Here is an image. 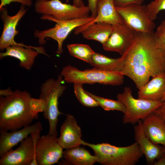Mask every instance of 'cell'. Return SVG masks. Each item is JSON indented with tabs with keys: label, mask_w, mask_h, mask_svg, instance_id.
Wrapping results in <instances>:
<instances>
[{
	"label": "cell",
	"mask_w": 165,
	"mask_h": 165,
	"mask_svg": "<svg viewBox=\"0 0 165 165\" xmlns=\"http://www.w3.org/2000/svg\"><path fill=\"white\" fill-rule=\"evenodd\" d=\"M154 165H165V152H163L161 156L155 161L153 164Z\"/></svg>",
	"instance_id": "34"
},
{
	"label": "cell",
	"mask_w": 165,
	"mask_h": 165,
	"mask_svg": "<svg viewBox=\"0 0 165 165\" xmlns=\"http://www.w3.org/2000/svg\"><path fill=\"white\" fill-rule=\"evenodd\" d=\"M145 0H113L115 6L121 7L130 4L142 5Z\"/></svg>",
	"instance_id": "30"
},
{
	"label": "cell",
	"mask_w": 165,
	"mask_h": 165,
	"mask_svg": "<svg viewBox=\"0 0 165 165\" xmlns=\"http://www.w3.org/2000/svg\"><path fill=\"white\" fill-rule=\"evenodd\" d=\"M63 157L67 163L74 165H93L98 159L83 147H73L63 151Z\"/></svg>",
	"instance_id": "22"
},
{
	"label": "cell",
	"mask_w": 165,
	"mask_h": 165,
	"mask_svg": "<svg viewBox=\"0 0 165 165\" xmlns=\"http://www.w3.org/2000/svg\"><path fill=\"white\" fill-rule=\"evenodd\" d=\"M4 52L0 53V58L9 56L18 59L20 66L27 70L31 69L35 58L39 53L48 56L42 46L39 47L28 46L26 47L19 45L8 46Z\"/></svg>",
	"instance_id": "14"
},
{
	"label": "cell",
	"mask_w": 165,
	"mask_h": 165,
	"mask_svg": "<svg viewBox=\"0 0 165 165\" xmlns=\"http://www.w3.org/2000/svg\"><path fill=\"white\" fill-rule=\"evenodd\" d=\"M116 9L124 22L132 29L143 33L154 32L155 24L150 18L146 5L130 4Z\"/></svg>",
	"instance_id": "10"
},
{
	"label": "cell",
	"mask_w": 165,
	"mask_h": 165,
	"mask_svg": "<svg viewBox=\"0 0 165 165\" xmlns=\"http://www.w3.org/2000/svg\"><path fill=\"white\" fill-rule=\"evenodd\" d=\"M153 33L137 31L134 42L123 54L125 60L120 72L131 79L138 89L150 78L165 72V56Z\"/></svg>",
	"instance_id": "1"
},
{
	"label": "cell",
	"mask_w": 165,
	"mask_h": 165,
	"mask_svg": "<svg viewBox=\"0 0 165 165\" xmlns=\"http://www.w3.org/2000/svg\"><path fill=\"white\" fill-rule=\"evenodd\" d=\"M60 75L68 83L119 86L124 82V76L120 72L104 71L94 68L84 70L71 65L63 67Z\"/></svg>",
	"instance_id": "4"
},
{
	"label": "cell",
	"mask_w": 165,
	"mask_h": 165,
	"mask_svg": "<svg viewBox=\"0 0 165 165\" xmlns=\"http://www.w3.org/2000/svg\"><path fill=\"white\" fill-rule=\"evenodd\" d=\"M0 9L12 2H18L25 6H31L32 4V0H1Z\"/></svg>",
	"instance_id": "31"
},
{
	"label": "cell",
	"mask_w": 165,
	"mask_h": 165,
	"mask_svg": "<svg viewBox=\"0 0 165 165\" xmlns=\"http://www.w3.org/2000/svg\"><path fill=\"white\" fill-rule=\"evenodd\" d=\"M41 19L54 21L56 24L54 27L47 30H35L34 35L38 38V43L41 45L46 43L45 38H50L56 41L58 43V47L56 53L58 55L63 53V42L71 31L78 27L90 22L94 19L90 16L87 18L61 20L45 15H43Z\"/></svg>",
	"instance_id": "7"
},
{
	"label": "cell",
	"mask_w": 165,
	"mask_h": 165,
	"mask_svg": "<svg viewBox=\"0 0 165 165\" xmlns=\"http://www.w3.org/2000/svg\"><path fill=\"white\" fill-rule=\"evenodd\" d=\"M60 133L58 141L63 149L80 146L81 145V130L72 115H66V118L60 127Z\"/></svg>",
	"instance_id": "16"
},
{
	"label": "cell",
	"mask_w": 165,
	"mask_h": 165,
	"mask_svg": "<svg viewBox=\"0 0 165 165\" xmlns=\"http://www.w3.org/2000/svg\"><path fill=\"white\" fill-rule=\"evenodd\" d=\"M87 93L97 101L104 110L106 111L116 110L122 112L124 114L126 112L124 105L119 101L105 98L96 95L86 91Z\"/></svg>",
	"instance_id": "25"
},
{
	"label": "cell",
	"mask_w": 165,
	"mask_h": 165,
	"mask_svg": "<svg viewBox=\"0 0 165 165\" xmlns=\"http://www.w3.org/2000/svg\"><path fill=\"white\" fill-rule=\"evenodd\" d=\"M29 105L32 111L38 114V113L44 111L46 103L44 100L41 98H35L31 97L29 101Z\"/></svg>",
	"instance_id": "29"
},
{
	"label": "cell",
	"mask_w": 165,
	"mask_h": 165,
	"mask_svg": "<svg viewBox=\"0 0 165 165\" xmlns=\"http://www.w3.org/2000/svg\"><path fill=\"white\" fill-rule=\"evenodd\" d=\"M67 47L71 55L89 64L95 52L89 46L86 44H70L67 46Z\"/></svg>",
	"instance_id": "24"
},
{
	"label": "cell",
	"mask_w": 165,
	"mask_h": 165,
	"mask_svg": "<svg viewBox=\"0 0 165 165\" xmlns=\"http://www.w3.org/2000/svg\"><path fill=\"white\" fill-rule=\"evenodd\" d=\"M155 42L165 56V20H163L153 33Z\"/></svg>",
	"instance_id": "28"
},
{
	"label": "cell",
	"mask_w": 165,
	"mask_h": 165,
	"mask_svg": "<svg viewBox=\"0 0 165 165\" xmlns=\"http://www.w3.org/2000/svg\"><path fill=\"white\" fill-rule=\"evenodd\" d=\"M98 0H88V5L91 12L90 16L95 18L97 16V6Z\"/></svg>",
	"instance_id": "32"
},
{
	"label": "cell",
	"mask_w": 165,
	"mask_h": 165,
	"mask_svg": "<svg viewBox=\"0 0 165 165\" xmlns=\"http://www.w3.org/2000/svg\"><path fill=\"white\" fill-rule=\"evenodd\" d=\"M31 94L16 90L10 95L0 97V130L13 131L31 125L38 118L31 110Z\"/></svg>",
	"instance_id": "2"
},
{
	"label": "cell",
	"mask_w": 165,
	"mask_h": 165,
	"mask_svg": "<svg viewBox=\"0 0 165 165\" xmlns=\"http://www.w3.org/2000/svg\"><path fill=\"white\" fill-rule=\"evenodd\" d=\"M35 12L54 19L66 20L89 17L90 10L88 6L78 7L64 3L60 0H36L35 3Z\"/></svg>",
	"instance_id": "8"
},
{
	"label": "cell",
	"mask_w": 165,
	"mask_h": 165,
	"mask_svg": "<svg viewBox=\"0 0 165 165\" xmlns=\"http://www.w3.org/2000/svg\"><path fill=\"white\" fill-rule=\"evenodd\" d=\"M163 148H164V152H165V147L164 146H163Z\"/></svg>",
	"instance_id": "38"
},
{
	"label": "cell",
	"mask_w": 165,
	"mask_h": 165,
	"mask_svg": "<svg viewBox=\"0 0 165 165\" xmlns=\"http://www.w3.org/2000/svg\"><path fill=\"white\" fill-rule=\"evenodd\" d=\"M13 92L11 89V87H9L5 90H0V96L7 97L11 95Z\"/></svg>",
	"instance_id": "35"
},
{
	"label": "cell",
	"mask_w": 165,
	"mask_h": 165,
	"mask_svg": "<svg viewBox=\"0 0 165 165\" xmlns=\"http://www.w3.org/2000/svg\"><path fill=\"white\" fill-rule=\"evenodd\" d=\"M138 90V98L162 102L165 95V72L152 77Z\"/></svg>",
	"instance_id": "20"
},
{
	"label": "cell",
	"mask_w": 165,
	"mask_h": 165,
	"mask_svg": "<svg viewBox=\"0 0 165 165\" xmlns=\"http://www.w3.org/2000/svg\"><path fill=\"white\" fill-rule=\"evenodd\" d=\"M81 143L92 149L98 162L104 165H134L144 155L136 142L123 147L108 143L90 144L82 139Z\"/></svg>",
	"instance_id": "3"
},
{
	"label": "cell",
	"mask_w": 165,
	"mask_h": 165,
	"mask_svg": "<svg viewBox=\"0 0 165 165\" xmlns=\"http://www.w3.org/2000/svg\"><path fill=\"white\" fill-rule=\"evenodd\" d=\"M63 77L59 75L56 79H49L42 83L40 87L39 98L44 100L46 107L43 112L44 118L48 120L49 129L48 134L57 137V125L59 116L62 114L58 108V99L65 90L63 84Z\"/></svg>",
	"instance_id": "5"
},
{
	"label": "cell",
	"mask_w": 165,
	"mask_h": 165,
	"mask_svg": "<svg viewBox=\"0 0 165 165\" xmlns=\"http://www.w3.org/2000/svg\"><path fill=\"white\" fill-rule=\"evenodd\" d=\"M74 93L77 99L83 106L91 108L99 106L97 101L84 90L82 84H74Z\"/></svg>",
	"instance_id": "26"
},
{
	"label": "cell",
	"mask_w": 165,
	"mask_h": 165,
	"mask_svg": "<svg viewBox=\"0 0 165 165\" xmlns=\"http://www.w3.org/2000/svg\"><path fill=\"white\" fill-rule=\"evenodd\" d=\"M146 6L150 19L154 21L160 11L165 10V0H154Z\"/></svg>",
	"instance_id": "27"
},
{
	"label": "cell",
	"mask_w": 165,
	"mask_h": 165,
	"mask_svg": "<svg viewBox=\"0 0 165 165\" xmlns=\"http://www.w3.org/2000/svg\"><path fill=\"white\" fill-rule=\"evenodd\" d=\"M145 136L156 145L165 147V123L153 112L142 120Z\"/></svg>",
	"instance_id": "19"
},
{
	"label": "cell",
	"mask_w": 165,
	"mask_h": 165,
	"mask_svg": "<svg viewBox=\"0 0 165 165\" xmlns=\"http://www.w3.org/2000/svg\"><path fill=\"white\" fill-rule=\"evenodd\" d=\"M113 27L111 34L102 44V47L105 51L116 52L121 56L134 42L137 31L131 28L124 22Z\"/></svg>",
	"instance_id": "12"
},
{
	"label": "cell",
	"mask_w": 165,
	"mask_h": 165,
	"mask_svg": "<svg viewBox=\"0 0 165 165\" xmlns=\"http://www.w3.org/2000/svg\"><path fill=\"white\" fill-rule=\"evenodd\" d=\"M164 101H165V95H164V97H163L162 100V102H163Z\"/></svg>",
	"instance_id": "37"
},
{
	"label": "cell",
	"mask_w": 165,
	"mask_h": 165,
	"mask_svg": "<svg viewBox=\"0 0 165 165\" xmlns=\"http://www.w3.org/2000/svg\"><path fill=\"white\" fill-rule=\"evenodd\" d=\"M40 132L31 133L22 141L16 149L8 151L1 157L0 165H38L35 148Z\"/></svg>",
	"instance_id": "9"
},
{
	"label": "cell",
	"mask_w": 165,
	"mask_h": 165,
	"mask_svg": "<svg viewBox=\"0 0 165 165\" xmlns=\"http://www.w3.org/2000/svg\"><path fill=\"white\" fill-rule=\"evenodd\" d=\"M73 5L78 7L84 6V5L82 0H73Z\"/></svg>",
	"instance_id": "36"
},
{
	"label": "cell",
	"mask_w": 165,
	"mask_h": 165,
	"mask_svg": "<svg viewBox=\"0 0 165 165\" xmlns=\"http://www.w3.org/2000/svg\"><path fill=\"white\" fill-rule=\"evenodd\" d=\"M134 138L144 155L147 164L153 165L156 160L158 159L164 152L163 146L152 142L145 135L142 120L139 121L134 127Z\"/></svg>",
	"instance_id": "17"
},
{
	"label": "cell",
	"mask_w": 165,
	"mask_h": 165,
	"mask_svg": "<svg viewBox=\"0 0 165 165\" xmlns=\"http://www.w3.org/2000/svg\"><path fill=\"white\" fill-rule=\"evenodd\" d=\"M97 12L96 17L90 23L104 22L115 26L124 22L116 9L113 0H98Z\"/></svg>",
	"instance_id": "21"
},
{
	"label": "cell",
	"mask_w": 165,
	"mask_h": 165,
	"mask_svg": "<svg viewBox=\"0 0 165 165\" xmlns=\"http://www.w3.org/2000/svg\"><path fill=\"white\" fill-rule=\"evenodd\" d=\"M117 100L122 103L126 108L123 122L124 124L135 125L144 119L159 108L163 102L134 98L129 87L125 86L123 93L117 94Z\"/></svg>",
	"instance_id": "6"
},
{
	"label": "cell",
	"mask_w": 165,
	"mask_h": 165,
	"mask_svg": "<svg viewBox=\"0 0 165 165\" xmlns=\"http://www.w3.org/2000/svg\"><path fill=\"white\" fill-rule=\"evenodd\" d=\"M124 60V54L118 58H112L95 52L89 64L94 68L100 70L120 72L123 67Z\"/></svg>",
	"instance_id": "23"
},
{
	"label": "cell",
	"mask_w": 165,
	"mask_h": 165,
	"mask_svg": "<svg viewBox=\"0 0 165 165\" xmlns=\"http://www.w3.org/2000/svg\"><path fill=\"white\" fill-rule=\"evenodd\" d=\"M113 29V26L108 23L90 22L75 28L74 33L81 34L84 38L97 41L102 45L108 39Z\"/></svg>",
	"instance_id": "18"
},
{
	"label": "cell",
	"mask_w": 165,
	"mask_h": 165,
	"mask_svg": "<svg viewBox=\"0 0 165 165\" xmlns=\"http://www.w3.org/2000/svg\"><path fill=\"white\" fill-rule=\"evenodd\" d=\"M63 148L58 138L47 134L37 140L35 154L38 165H52L57 163L63 157Z\"/></svg>",
	"instance_id": "11"
},
{
	"label": "cell",
	"mask_w": 165,
	"mask_h": 165,
	"mask_svg": "<svg viewBox=\"0 0 165 165\" xmlns=\"http://www.w3.org/2000/svg\"><path fill=\"white\" fill-rule=\"evenodd\" d=\"M21 4L20 10L15 15L10 16L8 14L6 8L0 9V17L3 23V28L0 38V49L2 51L8 46L19 45L28 46L22 43H16L14 40L15 36L19 34L16 27L19 20L26 13L27 9Z\"/></svg>",
	"instance_id": "13"
},
{
	"label": "cell",
	"mask_w": 165,
	"mask_h": 165,
	"mask_svg": "<svg viewBox=\"0 0 165 165\" xmlns=\"http://www.w3.org/2000/svg\"><path fill=\"white\" fill-rule=\"evenodd\" d=\"M154 112L156 116L161 119L165 123V101L163 102L160 106Z\"/></svg>",
	"instance_id": "33"
},
{
	"label": "cell",
	"mask_w": 165,
	"mask_h": 165,
	"mask_svg": "<svg viewBox=\"0 0 165 165\" xmlns=\"http://www.w3.org/2000/svg\"><path fill=\"white\" fill-rule=\"evenodd\" d=\"M42 130L41 123L38 121L32 125L11 132L0 130V157L3 156L6 152L31 133L41 132Z\"/></svg>",
	"instance_id": "15"
}]
</instances>
